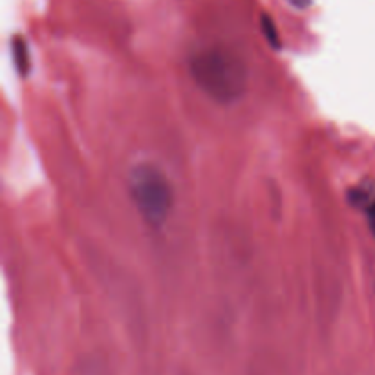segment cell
<instances>
[{"label":"cell","mask_w":375,"mask_h":375,"mask_svg":"<svg viewBox=\"0 0 375 375\" xmlns=\"http://www.w3.org/2000/svg\"><path fill=\"white\" fill-rule=\"evenodd\" d=\"M191 75L214 103L232 104L247 92L249 70L231 48H205L191 59Z\"/></svg>","instance_id":"6da1fadb"},{"label":"cell","mask_w":375,"mask_h":375,"mask_svg":"<svg viewBox=\"0 0 375 375\" xmlns=\"http://www.w3.org/2000/svg\"><path fill=\"white\" fill-rule=\"evenodd\" d=\"M134 205L150 228H161L174 209V189L167 174L154 163H138L129 174Z\"/></svg>","instance_id":"7a4b0ae2"},{"label":"cell","mask_w":375,"mask_h":375,"mask_svg":"<svg viewBox=\"0 0 375 375\" xmlns=\"http://www.w3.org/2000/svg\"><path fill=\"white\" fill-rule=\"evenodd\" d=\"M13 63L19 68V72L22 75L28 74V68H30V59H28V48L22 42V39H13Z\"/></svg>","instance_id":"3957f363"},{"label":"cell","mask_w":375,"mask_h":375,"mask_svg":"<svg viewBox=\"0 0 375 375\" xmlns=\"http://www.w3.org/2000/svg\"><path fill=\"white\" fill-rule=\"evenodd\" d=\"M260 24H262V33H264V37L267 39V42H269L273 48H280V37H278L277 26H275L271 17L262 15Z\"/></svg>","instance_id":"277c9868"},{"label":"cell","mask_w":375,"mask_h":375,"mask_svg":"<svg viewBox=\"0 0 375 375\" xmlns=\"http://www.w3.org/2000/svg\"><path fill=\"white\" fill-rule=\"evenodd\" d=\"M368 223H370V229L375 234V202L368 205Z\"/></svg>","instance_id":"5b68a950"},{"label":"cell","mask_w":375,"mask_h":375,"mask_svg":"<svg viewBox=\"0 0 375 375\" xmlns=\"http://www.w3.org/2000/svg\"><path fill=\"white\" fill-rule=\"evenodd\" d=\"M287 2H289L293 8H296V10H306V8L311 6V0H287Z\"/></svg>","instance_id":"8992f818"}]
</instances>
